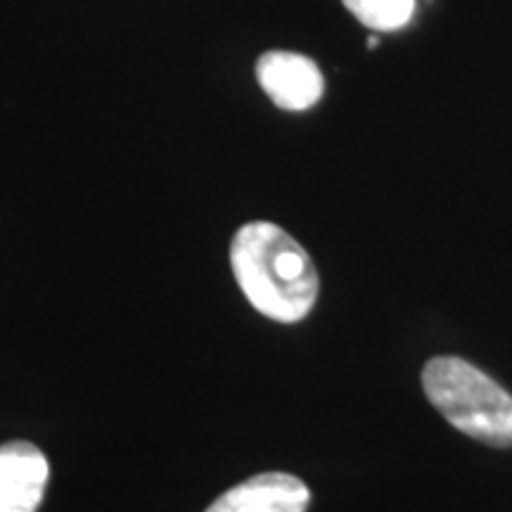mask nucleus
Returning a JSON list of instances; mask_svg holds the SVG:
<instances>
[{
	"label": "nucleus",
	"mask_w": 512,
	"mask_h": 512,
	"mask_svg": "<svg viewBox=\"0 0 512 512\" xmlns=\"http://www.w3.org/2000/svg\"><path fill=\"white\" fill-rule=\"evenodd\" d=\"M230 266L249 304L278 323H299L318 299V271L306 249L268 221L242 226L230 242Z\"/></svg>",
	"instance_id": "nucleus-1"
},
{
	"label": "nucleus",
	"mask_w": 512,
	"mask_h": 512,
	"mask_svg": "<svg viewBox=\"0 0 512 512\" xmlns=\"http://www.w3.org/2000/svg\"><path fill=\"white\" fill-rule=\"evenodd\" d=\"M422 387L456 430L486 446H512V396L477 366L456 356L432 358Z\"/></svg>",
	"instance_id": "nucleus-2"
},
{
	"label": "nucleus",
	"mask_w": 512,
	"mask_h": 512,
	"mask_svg": "<svg viewBox=\"0 0 512 512\" xmlns=\"http://www.w3.org/2000/svg\"><path fill=\"white\" fill-rule=\"evenodd\" d=\"M256 79L264 93L285 112H306L323 98V72L311 57L271 50L256 62Z\"/></svg>",
	"instance_id": "nucleus-3"
},
{
	"label": "nucleus",
	"mask_w": 512,
	"mask_h": 512,
	"mask_svg": "<svg viewBox=\"0 0 512 512\" xmlns=\"http://www.w3.org/2000/svg\"><path fill=\"white\" fill-rule=\"evenodd\" d=\"M50 465L29 441L0 446V512H36L46 494Z\"/></svg>",
	"instance_id": "nucleus-4"
},
{
	"label": "nucleus",
	"mask_w": 512,
	"mask_h": 512,
	"mask_svg": "<svg viewBox=\"0 0 512 512\" xmlns=\"http://www.w3.org/2000/svg\"><path fill=\"white\" fill-rule=\"evenodd\" d=\"M311 491L302 479L285 472H266L216 498L207 512H306Z\"/></svg>",
	"instance_id": "nucleus-5"
},
{
	"label": "nucleus",
	"mask_w": 512,
	"mask_h": 512,
	"mask_svg": "<svg viewBox=\"0 0 512 512\" xmlns=\"http://www.w3.org/2000/svg\"><path fill=\"white\" fill-rule=\"evenodd\" d=\"M342 3L363 27L373 31H399L411 24L415 15V0H342Z\"/></svg>",
	"instance_id": "nucleus-6"
},
{
	"label": "nucleus",
	"mask_w": 512,
	"mask_h": 512,
	"mask_svg": "<svg viewBox=\"0 0 512 512\" xmlns=\"http://www.w3.org/2000/svg\"><path fill=\"white\" fill-rule=\"evenodd\" d=\"M377 46H380V41H377V38L373 36V38H370V41H368V48H377Z\"/></svg>",
	"instance_id": "nucleus-7"
}]
</instances>
